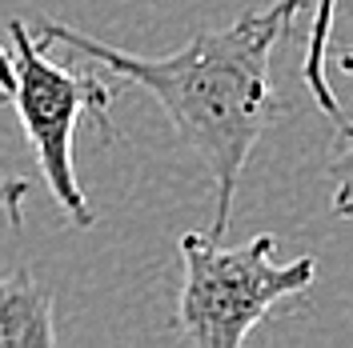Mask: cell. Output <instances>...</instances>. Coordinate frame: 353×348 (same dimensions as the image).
Returning a JSON list of instances; mask_svg holds the SVG:
<instances>
[{"instance_id":"6","label":"cell","mask_w":353,"mask_h":348,"mask_svg":"<svg viewBox=\"0 0 353 348\" xmlns=\"http://www.w3.org/2000/svg\"><path fill=\"white\" fill-rule=\"evenodd\" d=\"M330 184H333V213L353 217V124H337V144L330 156Z\"/></svg>"},{"instance_id":"5","label":"cell","mask_w":353,"mask_h":348,"mask_svg":"<svg viewBox=\"0 0 353 348\" xmlns=\"http://www.w3.org/2000/svg\"><path fill=\"white\" fill-rule=\"evenodd\" d=\"M333 12H337V0H317L313 8V21H309V48H305V61H301V76H305L313 100L321 105L325 116H333L337 124L345 120L341 112V100L333 96L330 80H325V61H330V36H333Z\"/></svg>"},{"instance_id":"1","label":"cell","mask_w":353,"mask_h":348,"mask_svg":"<svg viewBox=\"0 0 353 348\" xmlns=\"http://www.w3.org/2000/svg\"><path fill=\"white\" fill-rule=\"evenodd\" d=\"M305 4L309 0H277L269 8L245 12L225 28H201L193 41L169 56L125 52L61 21H44L41 36L81 52L85 61L112 68L117 76L141 85L165 109L176 136L209 168L217 193V217L209 237L221 240L229 232L233 196L249 164V153L257 149L261 132L277 112L273 52Z\"/></svg>"},{"instance_id":"9","label":"cell","mask_w":353,"mask_h":348,"mask_svg":"<svg viewBox=\"0 0 353 348\" xmlns=\"http://www.w3.org/2000/svg\"><path fill=\"white\" fill-rule=\"evenodd\" d=\"M350 4H353V0H350ZM337 68H341V72H350V76H353V44L345 48V52H341V61H337Z\"/></svg>"},{"instance_id":"4","label":"cell","mask_w":353,"mask_h":348,"mask_svg":"<svg viewBox=\"0 0 353 348\" xmlns=\"http://www.w3.org/2000/svg\"><path fill=\"white\" fill-rule=\"evenodd\" d=\"M48 348L57 345L52 296L32 272H0V348Z\"/></svg>"},{"instance_id":"7","label":"cell","mask_w":353,"mask_h":348,"mask_svg":"<svg viewBox=\"0 0 353 348\" xmlns=\"http://www.w3.org/2000/svg\"><path fill=\"white\" fill-rule=\"evenodd\" d=\"M28 196V180H0V213L8 217V224H21V208Z\"/></svg>"},{"instance_id":"8","label":"cell","mask_w":353,"mask_h":348,"mask_svg":"<svg viewBox=\"0 0 353 348\" xmlns=\"http://www.w3.org/2000/svg\"><path fill=\"white\" fill-rule=\"evenodd\" d=\"M8 92H12V52L0 48V100H8Z\"/></svg>"},{"instance_id":"3","label":"cell","mask_w":353,"mask_h":348,"mask_svg":"<svg viewBox=\"0 0 353 348\" xmlns=\"http://www.w3.org/2000/svg\"><path fill=\"white\" fill-rule=\"evenodd\" d=\"M12 109L21 116V129L37 153L41 176L48 184L52 200L68 213L77 228L92 224V204H88L85 188L77 180V164H72V136L81 116H101L112 105V88L97 80L92 72L81 68H65L44 56V48L32 41L28 24L12 21Z\"/></svg>"},{"instance_id":"2","label":"cell","mask_w":353,"mask_h":348,"mask_svg":"<svg viewBox=\"0 0 353 348\" xmlns=\"http://www.w3.org/2000/svg\"><path fill=\"white\" fill-rule=\"evenodd\" d=\"M185 284L176 292L173 332L181 345L193 348H237L249 332L269 320L289 296L309 292L317 276L313 257H297L289 264L273 261V237H253L225 248L217 237L185 232L176 240Z\"/></svg>"}]
</instances>
